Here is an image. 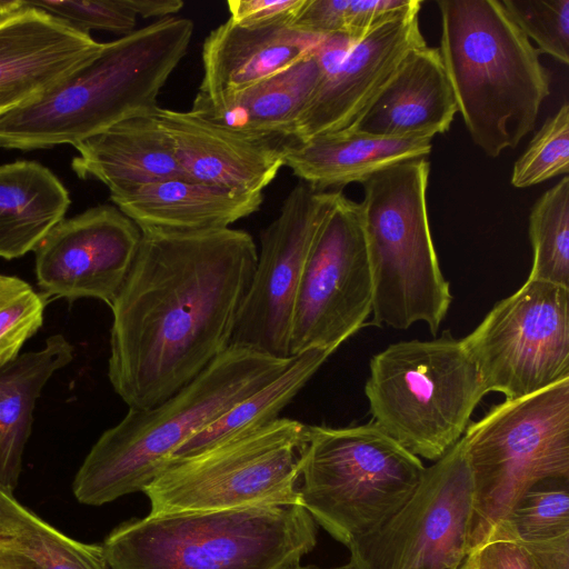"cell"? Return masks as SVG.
I'll list each match as a JSON object with an SVG mask.
<instances>
[{
  "label": "cell",
  "mask_w": 569,
  "mask_h": 569,
  "mask_svg": "<svg viewBox=\"0 0 569 569\" xmlns=\"http://www.w3.org/2000/svg\"><path fill=\"white\" fill-rule=\"evenodd\" d=\"M323 76L313 49L288 68L236 93L218 98L196 94L191 111L238 131L292 141L293 126Z\"/></svg>",
  "instance_id": "24"
},
{
  "label": "cell",
  "mask_w": 569,
  "mask_h": 569,
  "mask_svg": "<svg viewBox=\"0 0 569 569\" xmlns=\"http://www.w3.org/2000/svg\"><path fill=\"white\" fill-rule=\"evenodd\" d=\"M31 289V286L20 278L0 274V310Z\"/></svg>",
  "instance_id": "39"
},
{
  "label": "cell",
  "mask_w": 569,
  "mask_h": 569,
  "mask_svg": "<svg viewBox=\"0 0 569 569\" xmlns=\"http://www.w3.org/2000/svg\"><path fill=\"white\" fill-rule=\"evenodd\" d=\"M529 279L569 288V178L542 193L531 208Z\"/></svg>",
  "instance_id": "29"
},
{
  "label": "cell",
  "mask_w": 569,
  "mask_h": 569,
  "mask_svg": "<svg viewBox=\"0 0 569 569\" xmlns=\"http://www.w3.org/2000/svg\"><path fill=\"white\" fill-rule=\"evenodd\" d=\"M317 543L298 505L151 515L116 527L110 569H293Z\"/></svg>",
  "instance_id": "5"
},
{
  "label": "cell",
  "mask_w": 569,
  "mask_h": 569,
  "mask_svg": "<svg viewBox=\"0 0 569 569\" xmlns=\"http://www.w3.org/2000/svg\"><path fill=\"white\" fill-rule=\"evenodd\" d=\"M321 37L290 26L246 28L228 19L203 41V77L197 96L218 98L241 91L309 54Z\"/></svg>",
  "instance_id": "20"
},
{
  "label": "cell",
  "mask_w": 569,
  "mask_h": 569,
  "mask_svg": "<svg viewBox=\"0 0 569 569\" xmlns=\"http://www.w3.org/2000/svg\"><path fill=\"white\" fill-rule=\"evenodd\" d=\"M426 467L372 420L332 428L309 426L298 491L303 507L347 548L396 513Z\"/></svg>",
  "instance_id": "8"
},
{
  "label": "cell",
  "mask_w": 569,
  "mask_h": 569,
  "mask_svg": "<svg viewBox=\"0 0 569 569\" xmlns=\"http://www.w3.org/2000/svg\"><path fill=\"white\" fill-rule=\"evenodd\" d=\"M102 46L33 9L0 16V116L48 91Z\"/></svg>",
  "instance_id": "18"
},
{
  "label": "cell",
  "mask_w": 569,
  "mask_h": 569,
  "mask_svg": "<svg viewBox=\"0 0 569 569\" xmlns=\"http://www.w3.org/2000/svg\"><path fill=\"white\" fill-rule=\"evenodd\" d=\"M460 569H479L475 559L468 556Z\"/></svg>",
  "instance_id": "41"
},
{
  "label": "cell",
  "mask_w": 569,
  "mask_h": 569,
  "mask_svg": "<svg viewBox=\"0 0 569 569\" xmlns=\"http://www.w3.org/2000/svg\"><path fill=\"white\" fill-rule=\"evenodd\" d=\"M141 229L116 206L61 220L34 249L41 295L114 302L137 256Z\"/></svg>",
  "instance_id": "15"
},
{
  "label": "cell",
  "mask_w": 569,
  "mask_h": 569,
  "mask_svg": "<svg viewBox=\"0 0 569 569\" xmlns=\"http://www.w3.org/2000/svg\"><path fill=\"white\" fill-rule=\"evenodd\" d=\"M0 552L36 569H110L101 545L74 540L0 486Z\"/></svg>",
  "instance_id": "28"
},
{
  "label": "cell",
  "mask_w": 569,
  "mask_h": 569,
  "mask_svg": "<svg viewBox=\"0 0 569 569\" xmlns=\"http://www.w3.org/2000/svg\"><path fill=\"white\" fill-rule=\"evenodd\" d=\"M469 556L479 569H569V533L535 542L493 535Z\"/></svg>",
  "instance_id": "33"
},
{
  "label": "cell",
  "mask_w": 569,
  "mask_h": 569,
  "mask_svg": "<svg viewBox=\"0 0 569 569\" xmlns=\"http://www.w3.org/2000/svg\"><path fill=\"white\" fill-rule=\"evenodd\" d=\"M569 172V106L548 117L513 164L511 183L527 188Z\"/></svg>",
  "instance_id": "32"
},
{
  "label": "cell",
  "mask_w": 569,
  "mask_h": 569,
  "mask_svg": "<svg viewBox=\"0 0 569 569\" xmlns=\"http://www.w3.org/2000/svg\"><path fill=\"white\" fill-rule=\"evenodd\" d=\"M127 3L137 16L144 19L157 18V20L172 17L184 4L180 0H127Z\"/></svg>",
  "instance_id": "38"
},
{
  "label": "cell",
  "mask_w": 569,
  "mask_h": 569,
  "mask_svg": "<svg viewBox=\"0 0 569 569\" xmlns=\"http://www.w3.org/2000/svg\"><path fill=\"white\" fill-rule=\"evenodd\" d=\"M306 0H230V18L246 28L290 26Z\"/></svg>",
  "instance_id": "36"
},
{
  "label": "cell",
  "mask_w": 569,
  "mask_h": 569,
  "mask_svg": "<svg viewBox=\"0 0 569 569\" xmlns=\"http://www.w3.org/2000/svg\"><path fill=\"white\" fill-rule=\"evenodd\" d=\"M110 199L140 229L190 231L230 228L260 209L263 193L177 178L110 193Z\"/></svg>",
  "instance_id": "21"
},
{
  "label": "cell",
  "mask_w": 569,
  "mask_h": 569,
  "mask_svg": "<svg viewBox=\"0 0 569 569\" xmlns=\"http://www.w3.org/2000/svg\"><path fill=\"white\" fill-rule=\"evenodd\" d=\"M440 56L458 112L475 142L496 158L536 126L550 79L498 0H439Z\"/></svg>",
  "instance_id": "3"
},
{
  "label": "cell",
  "mask_w": 569,
  "mask_h": 569,
  "mask_svg": "<svg viewBox=\"0 0 569 569\" xmlns=\"http://www.w3.org/2000/svg\"><path fill=\"white\" fill-rule=\"evenodd\" d=\"M505 9L525 33L563 64L569 62V0H502Z\"/></svg>",
  "instance_id": "34"
},
{
  "label": "cell",
  "mask_w": 569,
  "mask_h": 569,
  "mask_svg": "<svg viewBox=\"0 0 569 569\" xmlns=\"http://www.w3.org/2000/svg\"><path fill=\"white\" fill-rule=\"evenodd\" d=\"M333 352L311 349L295 356L278 377L240 400L179 447L169 463L259 430L277 420L283 408Z\"/></svg>",
  "instance_id": "27"
},
{
  "label": "cell",
  "mask_w": 569,
  "mask_h": 569,
  "mask_svg": "<svg viewBox=\"0 0 569 569\" xmlns=\"http://www.w3.org/2000/svg\"><path fill=\"white\" fill-rule=\"evenodd\" d=\"M457 100L439 48L412 49L353 126L381 137L428 138L449 130Z\"/></svg>",
  "instance_id": "19"
},
{
  "label": "cell",
  "mask_w": 569,
  "mask_h": 569,
  "mask_svg": "<svg viewBox=\"0 0 569 569\" xmlns=\"http://www.w3.org/2000/svg\"><path fill=\"white\" fill-rule=\"evenodd\" d=\"M309 426H268L170 462L144 489L151 515L300 506V459Z\"/></svg>",
  "instance_id": "10"
},
{
  "label": "cell",
  "mask_w": 569,
  "mask_h": 569,
  "mask_svg": "<svg viewBox=\"0 0 569 569\" xmlns=\"http://www.w3.org/2000/svg\"><path fill=\"white\" fill-rule=\"evenodd\" d=\"M372 280L360 203L342 191L322 221L299 286L290 356L311 349L336 351L366 325Z\"/></svg>",
  "instance_id": "13"
},
{
  "label": "cell",
  "mask_w": 569,
  "mask_h": 569,
  "mask_svg": "<svg viewBox=\"0 0 569 569\" xmlns=\"http://www.w3.org/2000/svg\"><path fill=\"white\" fill-rule=\"evenodd\" d=\"M70 198L64 186L34 161L0 166V257L34 250L64 219Z\"/></svg>",
  "instance_id": "26"
},
{
  "label": "cell",
  "mask_w": 569,
  "mask_h": 569,
  "mask_svg": "<svg viewBox=\"0 0 569 569\" xmlns=\"http://www.w3.org/2000/svg\"><path fill=\"white\" fill-rule=\"evenodd\" d=\"M187 179L247 192H262L284 167L279 137L250 134L214 123L194 112L158 108Z\"/></svg>",
  "instance_id": "17"
},
{
  "label": "cell",
  "mask_w": 569,
  "mask_h": 569,
  "mask_svg": "<svg viewBox=\"0 0 569 569\" xmlns=\"http://www.w3.org/2000/svg\"><path fill=\"white\" fill-rule=\"evenodd\" d=\"M365 385L372 421L412 455L436 461L463 436L487 393L462 339L398 341L376 353Z\"/></svg>",
  "instance_id": "7"
},
{
  "label": "cell",
  "mask_w": 569,
  "mask_h": 569,
  "mask_svg": "<svg viewBox=\"0 0 569 569\" xmlns=\"http://www.w3.org/2000/svg\"><path fill=\"white\" fill-rule=\"evenodd\" d=\"M427 157L391 164L362 182V227L372 280V323L436 336L452 301L431 238Z\"/></svg>",
  "instance_id": "6"
},
{
  "label": "cell",
  "mask_w": 569,
  "mask_h": 569,
  "mask_svg": "<svg viewBox=\"0 0 569 569\" xmlns=\"http://www.w3.org/2000/svg\"><path fill=\"white\" fill-rule=\"evenodd\" d=\"M72 169L104 183L110 193L184 178L172 143L154 113L124 120L77 146Z\"/></svg>",
  "instance_id": "22"
},
{
  "label": "cell",
  "mask_w": 569,
  "mask_h": 569,
  "mask_svg": "<svg viewBox=\"0 0 569 569\" xmlns=\"http://www.w3.org/2000/svg\"><path fill=\"white\" fill-rule=\"evenodd\" d=\"M192 33L190 19L172 16L103 43L48 91L0 116V147H74L124 120L152 116Z\"/></svg>",
  "instance_id": "2"
},
{
  "label": "cell",
  "mask_w": 569,
  "mask_h": 569,
  "mask_svg": "<svg viewBox=\"0 0 569 569\" xmlns=\"http://www.w3.org/2000/svg\"><path fill=\"white\" fill-rule=\"evenodd\" d=\"M47 299L33 289L0 310V367L14 360L43 322Z\"/></svg>",
  "instance_id": "35"
},
{
  "label": "cell",
  "mask_w": 569,
  "mask_h": 569,
  "mask_svg": "<svg viewBox=\"0 0 569 569\" xmlns=\"http://www.w3.org/2000/svg\"><path fill=\"white\" fill-rule=\"evenodd\" d=\"M461 440L473 481L470 555L527 490L547 479H569V378L493 406Z\"/></svg>",
  "instance_id": "9"
},
{
  "label": "cell",
  "mask_w": 569,
  "mask_h": 569,
  "mask_svg": "<svg viewBox=\"0 0 569 569\" xmlns=\"http://www.w3.org/2000/svg\"><path fill=\"white\" fill-rule=\"evenodd\" d=\"M0 569H36L29 562L11 555L0 552Z\"/></svg>",
  "instance_id": "40"
},
{
  "label": "cell",
  "mask_w": 569,
  "mask_h": 569,
  "mask_svg": "<svg viewBox=\"0 0 569 569\" xmlns=\"http://www.w3.org/2000/svg\"><path fill=\"white\" fill-rule=\"evenodd\" d=\"M486 392L518 399L569 378V288L527 279L462 339Z\"/></svg>",
  "instance_id": "11"
},
{
  "label": "cell",
  "mask_w": 569,
  "mask_h": 569,
  "mask_svg": "<svg viewBox=\"0 0 569 569\" xmlns=\"http://www.w3.org/2000/svg\"><path fill=\"white\" fill-rule=\"evenodd\" d=\"M471 469L460 439L425 469L407 502L348 547L351 569H460L469 556Z\"/></svg>",
  "instance_id": "12"
},
{
  "label": "cell",
  "mask_w": 569,
  "mask_h": 569,
  "mask_svg": "<svg viewBox=\"0 0 569 569\" xmlns=\"http://www.w3.org/2000/svg\"><path fill=\"white\" fill-rule=\"evenodd\" d=\"M229 346L199 376L160 405L130 409L106 430L77 471L72 491L102 506L144 489L187 440L278 377L293 360Z\"/></svg>",
  "instance_id": "4"
},
{
  "label": "cell",
  "mask_w": 569,
  "mask_h": 569,
  "mask_svg": "<svg viewBox=\"0 0 569 569\" xmlns=\"http://www.w3.org/2000/svg\"><path fill=\"white\" fill-rule=\"evenodd\" d=\"M19 9L40 11L84 34L100 30L122 37L136 30L137 14L127 0H0V16Z\"/></svg>",
  "instance_id": "31"
},
{
  "label": "cell",
  "mask_w": 569,
  "mask_h": 569,
  "mask_svg": "<svg viewBox=\"0 0 569 569\" xmlns=\"http://www.w3.org/2000/svg\"><path fill=\"white\" fill-rule=\"evenodd\" d=\"M420 7L376 24L353 43L341 62L322 77L293 126L292 141L305 142L353 126L405 57L426 44L419 27Z\"/></svg>",
  "instance_id": "16"
},
{
  "label": "cell",
  "mask_w": 569,
  "mask_h": 569,
  "mask_svg": "<svg viewBox=\"0 0 569 569\" xmlns=\"http://www.w3.org/2000/svg\"><path fill=\"white\" fill-rule=\"evenodd\" d=\"M110 307L109 380L130 409L163 402L230 346L258 259L244 230L141 229Z\"/></svg>",
  "instance_id": "1"
},
{
  "label": "cell",
  "mask_w": 569,
  "mask_h": 569,
  "mask_svg": "<svg viewBox=\"0 0 569 569\" xmlns=\"http://www.w3.org/2000/svg\"><path fill=\"white\" fill-rule=\"evenodd\" d=\"M293 569H351L349 565H345V566H341V567H336V568H318V567H315V566H307V567H303V566H298Z\"/></svg>",
  "instance_id": "42"
},
{
  "label": "cell",
  "mask_w": 569,
  "mask_h": 569,
  "mask_svg": "<svg viewBox=\"0 0 569 569\" xmlns=\"http://www.w3.org/2000/svg\"><path fill=\"white\" fill-rule=\"evenodd\" d=\"M340 192L320 191L299 180L287 194L277 218L260 233L256 269L230 346L278 359L291 357V327L303 270Z\"/></svg>",
  "instance_id": "14"
},
{
  "label": "cell",
  "mask_w": 569,
  "mask_h": 569,
  "mask_svg": "<svg viewBox=\"0 0 569 569\" xmlns=\"http://www.w3.org/2000/svg\"><path fill=\"white\" fill-rule=\"evenodd\" d=\"M431 139L381 137L345 130L284 146V166L320 191L362 183L373 173L403 160L427 157Z\"/></svg>",
  "instance_id": "23"
},
{
  "label": "cell",
  "mask_w": 569,
  "mask_h": 569,
  "mask_svg": "<svg viewBox=\"0 0 569 569\" xmlns=\"http://www.w3.org/2000/svg\"><path fill=\"white\" fill-rule=\"evenodd\" d=\"M73 359V347L62 336L47 339L37 351L19 355L0 367V486L18 485L36 401L51 376Z\"/></svg>",
  "instance_id": "25"
},
{
  "label": "cell",
  "mask_w": 569,
  "mask_h": 569,
  "mask_svg": "<svg viewBox=\"0 0 569 569\" xmlns=\"http://www.w3.org/2000/svg\"><path fill=\"white\" fill-rule=\"evenodd\" d=\"M347 4L348 0H306L290 27L320 36L346 33Z\"/></svg>",
  "instance_id": "37"
},
{
  "label": "cell",
  "mask_w": 569,
  "mask_h": 569,
  "mask_svg": "<svg viewBox=\"0 0 569 569\" xmlns=\"http://www.w3.org/2000/svg\"><path fill=\"white\" fill-rule=\"evenodd\" d=\"M568 481L547 479L531 487L517 501L506 522L496 528L491 536L535 542L568 535Z\"/></svg>",
  "instance_id": "30"
}]
</instances>
